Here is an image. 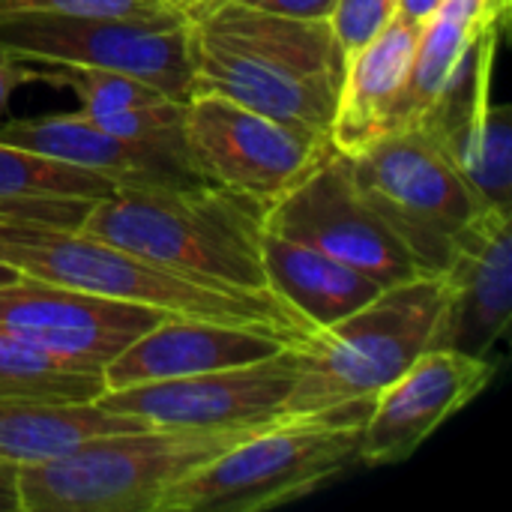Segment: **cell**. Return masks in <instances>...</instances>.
<instances>
[{
    "mask_svg": "<svg viewBox=\"0 0 512 512\" xmlns=\"http://www.w3.org/2000/svg\"><path fill=\"white\" fill-rule=\"evenodd\" d=\"M0 144H12L51 162L84 168L90 174L111 180L114 186L195 180L180 162L111 135L84 111L6 120L0 123Z\"/></svg>",
    "mask_w": 512,
    "mask_h": 512,
    "instance_id": "e0dca14e",
    "label": "cell"
},
{
    "mask_svg": "<svg viewBox=\"0 0 512 512\" xmlns=\"http://www.w3.org/2000/svg\"><path fill=\"white\" fill-rule=\"evenodd\" d=\"M15 276H18V273H15L12 267L0 264V285H3V282H9V279H15Z\"/></svg>",
    "mask_w": 512,
    "mask_h": 512,
    "instance_id": "4dcf8cb0",
    "label": "cell"
},
{
    "mask_svg": "<svg viewBox=\"0 0 512 512\" xmlns=\"http://www.w3.org/2000/svg\"><path fill=\"white\" fill-rule=\"evenodd\" d=\"M162 318L165 312L150 306L120 303L24 273L0 285V330L84 372H102Z\"/></svg>",
    "mask_w": 512,
    "mask_h": 512,
    "instance_id": "7c38bea8",
    "label": "cell"
},
{
    "mask_svg": "<svg viewBox=\"0 0 512 512\" xmlns=\"http://www.w3.org/2000/svg\"><path fill=\"white\" fill-rule=\"evenodd\" d=\"M18 471L9 462H0V512H21L18 507Z\"/></svg>",
    "mask_w": 512,
    "mask_h": 512,
    "instance_id": "83f0119b",
    "label": "cell"
},
{
    "mask_svg": "<svg viewBox=\"0 0 512 512\" xmlns=\"http://www.w3.org/2000/svg\"><path fill=\"white\" fill-rule=\"evenodd\" d=\"M252 432L258 429L144 426L99 435L63 459L21 468L18 507L21 512H159L177 483Z\"/></svg>",
    "mask_w": 512,
    "mask_h": 512,
    "instance_id": "5b68a950",
    "label": "cell"
},
{
    "mask_svg": "<svg viewBox=\"0 0 512 512\" xmlns=\"http://www.w3.org/2000/svg\"><path fill=\"white\" fill-rule=\"evenodd\" d=\"M36 69H39V81L69 90L78 99V111H84L87 117H102L165 96L147 81L111 69H87V66H36Z\"/></svg>",
    "mask_w": 512,
    "mask_h": 512,
    "instance_id": "603a6c76",
    "label": "cell"
},
{
    "mask_svg": "<svg viewBox=\"0 0 512 512\" xmlns=\"http://www.w3.org/2000/svg\"><path fill=\"white\" fill-rule=\"evenodd\" d=\"M444 306L432 348L489 357L510 330L512 222L504 210H477L456 234L450 258L438 273Z\"/></svg>",
    "mask_w": 512,
    "mask_h": 512,
    "instance_id": "5bb4252c",
    "label": "cell"
},
{
    "mask_svg": "<svg viewBox=\"0 0 512 512\" xmlns=\"http://www.w3.org/2000/svg\"><path fill=\"white\" fill-rule=\"evenodd\" d=\"M0 264L24 276L120 303L150 306L165 315L261 330L285 339L288 345H300L312 336V327L276 294L219 291L189 282L174 270L159 267L81 228L0 216Z\"/></svg>",
    "mask_w": 512,
    "mask_h": 512,
    "instance_id": "3957f363",
    "label": "cell"
},
{
    "mask_svg": "<svg viewBox=\"0 0 512 512\" xmlns=\"http://www.w3.org/2000/svg\"><path fill=\"white\" fill-rule=\"evenodd\" d=\"M0 51L33 66H87L135 75L177 102L192 96L189 27L174 15L12 12L0 15Z\"/></svg>",
    "mask_w": 512,
    "mask_h": 512,
    "instance_id": "52a82bcc",
    "label": "cell"
},
{
    "mask_svg": "<svg viewBox=\"0 0 512 512\" xmlns=\"http://www.w3.org/2000/svg\"><path fill=\"white\" fill-rule=\"evenodd\" d=\"M264 228L333 255L381 288L429 276L357 192L348 156L333 144L297 186L267 207Z\"/></svg>",
    "mask_w": 512,
    "mask_h": 512,
    "instance_id": "30bf717a",
    "label": "cell"
},
{
    "mask_svg": "<svg viewBox=\"0 0 512 512\" xmlns=\"http://www.w3.org/2000/svg\"><path fill=\"white\" fill-rule=\"evenodd\" d=\"M372 399L270 423L177 483L159 512H261L300 501L360 465Z\"/></svg>",
    "mask_w": 512,
    "mask_h": 512,
    "instance_id": "277c9868",
    "label": "cell"
},
{
    "mask_svg": "<svg viewBox=\"0 0 512 512\" xmlns=\"http://www.w3.org/2000/svg\"><path fill=\"white\" fill-rule=\"evenodd\" d=\"M129 429H144V423L114 414L99 402L0 399V462L15 468L45 465L90 438Z\"/></svg>",
    "mask_w": 512,
    "mask_h": 512,
    "instance_id": "ffe728a7",
    "label": "cell"
},
{
    "mask_svg": "<svg viewBox=\"0 0 512 512\" xmlns=\"http://www.w3.org/2000/svg\"><path fill=\"white\" fill-rule=\"evenodd\" d=\"M297 375L294 345L234 369L105 390L96 402L144 426L165 429H261L285 420Z\"/></svg>",
    "mask_w": 512,
    "mask_h": 512,
    "instance_id": "8fae6325",
    "label": "cell"
},
{
    "mask_svg": "<svg viewBox=\"0 0 512 512\" xmlns=\"http://www.w3.org/2000/svg\"><path fill=\"white\" fill-rule=\"evenodd\" d=\"M399 0H336L327 18L345 57L378 36L396 18Z\"/></svg>",
    "mask_w": 512,
    "mask_h": 512,
    "instance_id": "cb8c5ba5",
    "label": "cell"
},
{
    "mask_svg": "<svg viewBox=\"0 0 512 512\" xmlns=\"http://www.w3.org/2000/svg\"><path fill=\"white\" fill-rule=\"evenodd\" d=\"M492 375L489 357L453 348L423 351L399 378L375 393L360 432V465L384 468L405 462L456 411L471 405Z\"/></svg>",
    "mask_w": 512,
    "mask_h": 512,
    "instance_id": "4fadbf2b",
    "label": "cell"
},
{
    "mask_svg": "<svg viewBox=\"0 0 512 512\" xmlns=\"http://www.w3.org/2000/svg\"><path fill=\"white\" fill-rule=\"evenodd\" d=\"M480 207L510 213L512 204V111L492 102V72H486L471 99L444 123L426 132Z\"/></svg>",
    "mask_w": 512,
    "mask_h": 512,
    "instance_id": "d6986e66",
    "label": "cell"
},
{
    "mask_svg": "<svg viewBox=\"0 0 512 512\" xmlns=\"http://www.w3.org/2000/svg\"><path fill=\"white\" fill-rule=\"evenodd\" d=\"M444 306L441 279L417 276L381 288L366 306L294 345L297 375L285 417L321 414L375 399L432 348Z\"/></svg>",
    "mask_w": 512,
    "mask_h": 512,
    "instance_id": "8992f818",
    "label": "cell"
},
{
    "mask_svg": "<svg viewBox=\"0 0 512 512\" xmlns=\"http://www.w3.org/2000/svg\"><path fill=\"white\" fill-rule=\"evenodd\" d=\"M351 180L423 273L444 270L456 234L483 210L423 129H399L348 156Z\"/></svg>",
    "mask_w": 512,
    "mask_h": 512,
    "instance_id": "ba28073f",
    "label": "cell"
},
{
    "mask_svg": "<svg viewBox=\"0 0 512 512\" xmlns=\"http://www.w3.org/2000/svg\"><path fill=\"white\" fill-rule=\"evenodd\" d=\"M102 393V372L72 369L36 345L0 330V399L96 402Z\"/></svg>",
    "mask_w": 512,
    "mask_h": 512,
    "instance_id": "7402d4cb",
    "label": "cell"
},
{
    "mask_svg": "<svg viewBox=\"0 0 512 512\" xmlns=\"http://www.w3.org/2000/svg\"><path fill=\"white\" fill-rule=\"evenodd\" d=\"M261 258L270 291L285 300L312 333L357 312L381 291L378 282L333 255L267 228L261 237Z\"/></svg>",
    "mask_w": 512,
    "mask_h": 512,
    "instance_id": "ac0fdd59",
    "label": "cell"
},
{
    "mask_svg": "<svg viewBox=\"0 0 512 512\" xmlns=\"http://www.w3.org/2000/svg\"><path fill=\"white\" fill-rule=\"evenodd\" d=\"M30 81H39V69L33 63H24L6 51H0V114H3L9 96Z\"/></svg>",
    "mask_w": 512,
    "mask_h": 512,
    "instance_id": "4316f807",
    "label": "cell"
},
{
    "mask_svg": "<svg viewBox=\"0 0 512 512\" xmlns=\"http://www.w3.org/2000/svg\"><path fill=\"white\" fill-rule=\"evenodd\" d=\"M111 180L0 144V216L75 228L90 201L108 195Z\"/></svg>",
    "mask_w": 512,
    "mask_h": 512,
    "instance_id": "44dd1931",
    "label": "cell"
},
{
    "mask_svg": "<svg viewBox=\"0 0 512 512\" xmlns=\"http://www.w3.org/2000/svg\"><path fill=\"white\" fill-rule=\"evenodd\" d=\"M177 276L243 294H273L264 273V207L204 180L123 183L75 225Z\"/></svg>",
    "mask_w": 512,
    "mask_h": 512,
    "instance_id": "7a4b0ae2",
    "label": "cell"
},
{
    "mask_svg": "<svg viewBox=\"0 0 512 512\" xmlns=\"http://www.w3.org/2000/svg\"><path fill=\"white\" fill-rule=\"evenodd\" d=\"M285 348V339H276L261 330L165 315L102 369V381L105 390H123L150 381H171L216 369L249 366Z\"/></svg>",
    "mask_w": 512,
    "mask_h": 512,
    "instance_id": "9a60e30c",
    "label": "cell"
},
{
    "mask_svg": "<svg viewBox=\"0 0 512 512\" xmlns=\"http://www.w3.org/2000/svg\"><path fill=\"white\" fill-rule=\"evenodd\" d=\"M186 27L192 93H219L330 138L345 51L327 21L288 18L225 0Z\"/></svg>",
    "mask_w": 512,
    "mask_h": 512,
    "instance_id": "6da1fadb",
    "label": "cell"
},
{
    "mask_svg": "<svg viewBox=\"0 0 512 512\" xmlns=\"http://www.w3.org/2000/svg\"><path fill=\"white\" fill-rule=\"evenodd\" d=\"M420 24L393 18L378 36L345 57V75L330 123V144L354 156L390 132L405 129V90Z\"/></svg>",
    "mask_w": 512,
    "mask_h": 512,
    "instance_id": "2e32d148",
    "label": "cell"
},
{
    "mask_svg": "<svg viewBox=\"0 0 512 512\" xmlns=\"http://www.w3.org/2000/svg\"><path fill=\"white\" fill-rule=\"evenodd\" d=\"M252 9H264V12H276V15H288V18H312V21H327L333 12L336 0H234Z\"/></svg>",
    "mask_w": 512,
    "mask_h": 512,
    "instance_id": "484cf974",
    "label": "cell"
},
{
    "mask_svg": "<svg viewBox=\"0 0 512 512\" xmlns=\"http://www.w3.org/2000/svg\"><path fill=\"white\" fill-rule=\"evenodd\" d=\"M441 3H444V0H399L396 15L405 18V21H411V24H420V27H423V24L438 12Z\"/></svg>",
    "mask_w": 512,
    "mask_h": 512,
    "instance_id": "f1b7e54d",
    "label": "cell"
},
{
    "mask_svg": "<svg viewBox=\"0 0 512 512\" xmlns=\"http://www.w3.org/2000/svg\"><path fill=\"white\" fill-rule=\"evenodd\" d=\"M183 144L192 174L258 207L276 204L327 153L315 135L219 93L195 90L183 102Z\"/></svg>",
    "mask_w": 512,
    "mask_h": 512,
    "instance_id": "9c48e42d",
    "label": "cell"
},
{
    "mask_svg": "<svg viewBox=\"0 0 512 512\" xmlns=\"http://www.w3.org/2000/svg\"><path fill=\"white\" fill-rule=\"evenodd\" d=\"M48 9L51 12H108V15H138V18L171 15L162 9L159 0H0V15L48 12Z\"/></svg>",
    "mask_w": 512,
    "mask_h": 512,
    "instance_id": "d4e9b609",
    "label": "cell"
},
{
    "mask_svg": "<svg viewBox=\"0 0 512 512\" xmlns=\"http://www.w3.org/2000/svg\"><path fill=\"white\" fill-rule=\"evenodd\" d=\"M159 3H162L165 12H171V15H177V18H183V21L189 24L192 18L210 12L213 6H219V3H225V0H159Z\"/></svg>",
    "mask_w": 512,
    "mask_h": 512,
    "instance_id": "f546056e",
    "label": "cell"
}]
</instances>
